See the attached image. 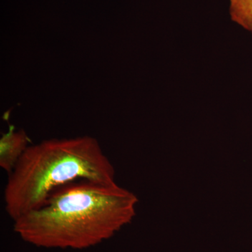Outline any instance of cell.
Returning <instances> with one entry per match:
<instances>
[{"label": "cell", "instance_id": "1", "mask_svg": "<svg viewBox=\"0 0 252 252\" xmlns=\"http://www.w3.org/2000/svg\"><path fill=\"white\" fill-rule=\"evenodd\" d=\"M137 203L135 194L116 182L78 181L14 220V230L37 248L84 250L109 240L130 223Z\"/></svg>", "mask_w": 252, "mask_h": 252}, {"label": "cell", "instance_id": "4", "mask_svg": "<svg viewBox=\"0 0 252 252\" xmlns=\"http://www.w3.org/2000/svg\"><path fill=\"white\" fill-rule=\"evenodd\" d=\"M229 3L232 21L252 33V0H229Z\"/></svg>", "mask_w": 252, "mask_h": 252}, {"label": "cell", "instance_id": "2", "mask_svg": "<svg viewBox=\"0 0 252 252\" xmlns=\"http://www.w3.org/2000/svg\"><path fill=\"white\" fill-rule=\"evenodd\" d=\"M82 180L115 182V169L96 139H51L31 145L8 177L5 210L15 220L43 206L59 189Z\"/></svg>", "mask_w": 252, "mask_h": 252}, {"label": "cell", "instance_id": "3", "mask_svg": "<svg viewBox=\"0 0 252 252\" xmlns=\"http://www.w3.org/2000/svg\"><path fill=\"white\" fill-rule=\"evenodd\" d=\"M31 141L26 131L16 130L10 126L0 139V166L8 175L14 171L18 162L30 147Z\"/></svg>", "mask_w": 252, "mask_h": 252}]
</instances>
